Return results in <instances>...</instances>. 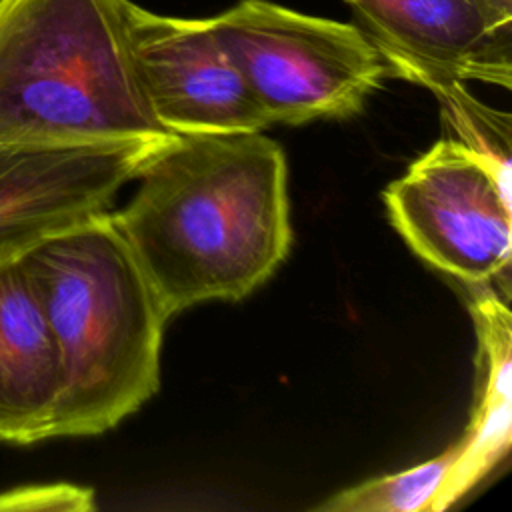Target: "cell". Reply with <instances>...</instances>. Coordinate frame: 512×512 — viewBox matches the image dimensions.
I'll use <instances>...</instances> for the list:
<instances>
[{
  "instance_id": "6da1fadb",
  "label": "cell",
  "mask_w": 512,
  "mask_h": 512,
  "mask_svg": "<svg viewBox=\"0 0 512 512\" xmlns=\"http://www.w3.org/2000/svg\"><path fill=\"white\" fill-rule=\"evenodd\" d=\"M134 180L110 216L168 320L244 298L290 250L286 158L262 132L174 134Z\"/></svg>"
},
{
  "instance_id": "7a4b0ae2",
  "label": "cell",
  "mask_w": 512,
  "mask_h": 512,
  "mask_svg": "<svg viewBox=\"0 0 512 512\" xmlns=\"http://www.w3.org/2000/svg\"><path fill=\"white\" fill-rule=\"evenodd\" d=\"M16 256L60 354L62 394L50 438L114 428L158 390L168 318L110 210Z\"/></svg>"
},
{
  "instance_id": "3957f363",
  "label": "cell",
  "mask_w": 512,
  "mask_h": 512,
  "mask_svg": "<svg viewBox=\"0 0 512 512\" xmlns=\"http://www.w3.org/2000/svg\"><path fill=\"white\" fill-rule=\"evenodd\" d=\"M130 0H0V140L106 142L166 132L144 94Z\"/></svg>"
},
{
  "instance_id": "277c9868",
  "label": "cell",
  "mask_w": 512,
  "mask_h": 512,
  "mask_svg": "<svg viewBox=\"0 0 512 512\" xmlns=\"http://www.w3.org/2000/svg\"><path fill=\"white\" fill-rule=\"evenodd\" d=\"M208 22L270 124L352 116L390 76L358 24L272 0H240Z\"/></svg>"
},
{
  "instance_id": "5b68a950",
  "label": "cell",
  "mask_w": 512,
  "mask_h": 512,
  "mask_svg": "<svg viewBox=\"0 0 512 512\" xmlns=\"http://www.w3.org/2000/svg\"><path fill=\"white\" fill-rule=\"evenodd\" d=\"M512 188L454 138L438 140L384 190L392 224L434 268L484 286L508 276Z\"/></svg>"
},
{
  "instance_id": "8992f818",
  "label": "cell",
  "mask_w": 512,
  "mask_h": 512,
  "mask_svg": "<svg viewBox=\"0 0 512 512\" xmlns=\"http://www.w3.org/2000/svg\"><path fill=\"white\" fill-rule=\"evenodd\" d=\"M174 134L106 142L0 140V258L106 212Z\"/></svg>"
},
{
  "instance_id": "52a82bcc",
  "label": "cell",
  "mask_w": 512,
  "mask_h": 512,
  "mask_svg": "<svg viewBox=\"0 0 512 512\" xmlns=\"http://www.w3.org/2000/svg\"><path fill=\"white\" fill-rule=\"evenodd\" d=\"M128 32L144 94L166 132L236 134L270 126L208 18L164 16L130 0Z\"/></svg>"
},
{
  "instance_id": "ba28073f",
  "label": "cell",
  "mask_w": 512,
  "mask_h": 512,
  "mask_svg": "<svg viewBox=\"0 0 512 512\" xmlns=\"http://www.w3.org/2000/svg\"><path fill=\"white\" fill-rule=\"evenodd\" d=\"M390 76L512 86V20L482 0H344Z\"/></svg>"
},
{
  "instance_id": "9c48e42d",
  "label": "cell",
  "mask_w": 512,
  "mask_h": 512,
  "mask_svg": "<svg viewBox=\"0 0 512 512\" xmlns=\"http://www.w3.org/2000/svg\"><path fill=\"white\" fill-rule=\"evenodd\" d=\"M62 394L56 342L18 256L0 258V440L50 438Z\"/></svg>"
},
{
  "instance_id": "30bf717a",
  "label": "cell",
  "mask_w": 512,
  "mask_h": 512,
  "mask_svg": "<svg viewBox=\"0 0 512 512\" xmlns=\"http://www.w3.org/2000/svg\"><path fill=\"white\" fill-rule=\"evenodd\" d=\"M470 312L478 334V396L472 418L458 444V458L448 482L446 504L452 506L472 490L510 448V356L512 318L498 294L476 292Z\"/></svg>"
},
{
  "instance_id": "8fae6325",
  "label": "cell",
  "mask_w": 512,
  "mask_h": 512,
  "mask_svg": "<svg viewBox=\"0 0 512 512\" xmlns=\"http://www.w3.org/2000/svg\"><path fill=\"white\" fill-rule=\"evenodd\" d=\"M458 444L408 470L366 480L318 504L322 512H442Z\"/></svg>"
},
{
  "instance_id": "7c38bea8",
  "label": "cell",
  "mask_w": 512,
  "mask_h": 512,
  "mask_svg": "<svg viewBox=\"0 0 512 512\" xmlns=\"http://www.w3.org/2000/svg\"><path fill=\"white\" fill-rule=\"evenodd\" d=\"M420 86L436 96L442 120L456 136L454 140L488 162L498 178L510 186V116L474 98L466 82L432 78Z\"/></svg>"
},
{
  "instance_id": "4fadbf2b",
  "label": "cell",
  "mask_w": 512,
  "mask_h": 512,
  "mask_svg": "<svg viewBox=\"0 0 512 512\" xmlns=\"http://www.w3.org/2000/svg\"><path fill=\"white\" fill-rule=\"evenodd\" d=\"M94 492L74 484L20 486L0 494V510H92Z\"/></svg>"
},
{
  "instance_id": "5bb4252c",
  "label": "cell",
  "mask_w": 512,
  "mask_h": 512,
  "mask_svg": "<svg viewBox=\"0 0 512 512\" xmlns=\"http://www.w3.org/2000/svg\"><path fill=\"white\" fill-rule=\"evenodd\" d=\"M494 14L504 20H512V0H482Z\"/></svg>"
}]
</instances>
